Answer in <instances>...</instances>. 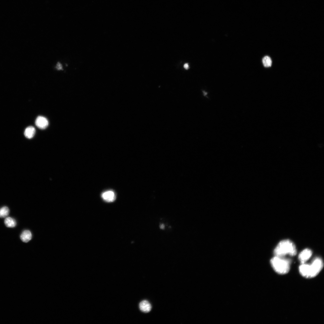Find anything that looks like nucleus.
Segmentation results:
<instances>
[{"label":"nucleus","mask_w":324,"mask_h":324,"mask_svg":"<svg viewBox=\"0 0 324 324\" xmlns=\"http://www.w3.org/2000/svg\"><path fill=\"white\" fill-rule=\"evenodd\" d=\"M323 266L322 259L319 258H315L310 264H302L299 266L301 274L307 278H312L317 276L321 271Z\"/></svg>","instance_id":"1"},{"label":"nucleus","mask_w":324,"mask_h":324,"mask_svg":"<svg viewBox=\"0 0 324 324\" xmlns=\"http://www.w3.org/2000/svg\"><path fill=\"white\" fill-rule=\"evenodd\" d=\"M275 256L283 257L287 255L291 256L295 255L297 250L294 243L289 239H285L280 241L274 250Z\"/></svg>","instance_id":"2"},{"label":"nucleus","mask_w":324,"mask_h":324,"mask_svg":"<svg viewBox=\"0 0 324 324\" xmlns=\"http://www.w3.org/2000/svg\"><path fill=\"white\" fill-rule=\"evenodd\" d=\"M271 263L274 271L279 274H286L289 271L290 261L283 257L275 256L271 259Z\"/></svg>","instance_id":"3"},{"label":"nucleus","mask_w":324,"mask_h":324,"mask_svg":"<svg viewBox=\"0 0 324 324\" xmlns=\"http://www.w3.org/2000/svg\"><path fill=\"white\" fill-rule=\"evenodd\" d=\"M101 196L103 199L107 202H113L116 198L115 194L112 190L105 191L102 194Z\"/></svg>","instance_id":"4"},{"label":"nucleus","mask_w":324,"mask_h":324,"mask_svg":"<svg viewBox=\"0 0 324 324\" xmlns=\"http://www.w3.org/2000/svg\"><path fill=\"white\" fill-rule=\"evenodd\" d=\"M312 254V251L310 250L305 249L299 255V259L302 264L304 263L310 259Z\"/></svg>","instance_id":"5"},{"label":"nucleus","mask_w":324,"mask_h":324,"mask_svg":"<svg viewBox=\"0 0 324 324\" xmlns=\"http://www.w3.org/2000/svg\"><path fill=\"white\" fill-rule=\"evenodd\" d=\"M35 123L36 126L41 129H45L48 125V122L47 119L46 118L41 116L37 117Z\"/></svg>","instance_id":"6"},{"label":"nucleus","mask_w":324,"mask_h":324,"mask_svg":"<svg viewBox=\"0 0 324 324\" xmlns=\"http://www.w3.org/2000/svg\"><path fill=\"white\" fill-rule=\"evenodd\" d=\"M139 308L140 310L145 313H148L150 311L152 306L150 303L147 301H143L139 304Z\"/></svg>","instance_id":"7"},{"label":"nucleus","mask_w":324,"mask_h":324,"mask_svg":"<svg viewBox=\"0 0 324 324\" xmlns=\"http://www.w3.org/2000/svg\"><path fill=\"white\" fill-rule=\"evenodd\" d=\"M32 234L29 230H26L23 231L20 236L21 240L24 242H28L30 241L32 238Z\"/></svg>","instance_id":"8"},{"label":"nucleus","mask_w":324,"mask_h":324,"mask_svg":"<svg viewBox=\"0 0 324 324\" xmlns=\"http://www.w3.org/2000/svg\"><path fill=\"white\" fill-rule=\"evenodd\" d=\"M36 133V129L33 126H30L27 127L24 131V136L26 138L28 139H31L34 136Z\"/></svg>","instance_id":"9"},{"label":"nucleus","mask_w":324,"mask_h":324,"mask_svg":"<svg viewBox=\"0 0 324 324\" xmlns=\"http://www.w3.org/2000/svg\"><path fill=\"white\" fill-rule=\"evenodd\" d=\"M6 226L9 228L15 227L17 225L16 221L14 219L11 217H7L4 221Z\"/></svg>","instance_id":"10"},{"label":"nucleus","mask_w":324,"mask_h":324,"mask_svg":"<svg viewBox=\"0 0 324 324\" xmlns=\"http://www.w3.org/2000/svg\"><path fill=\"white\" fill-rule=\"evenodd\" d=\"M10 210L8 207H4L0 208V218H6L9 213Z\"/></svg>","instance_id":"11"},{"label":"nucleus","mask_w":324,"mask_h":324,"mask_svg":"<svg viewBox=\"0 0 324 324\" xmlns=\"http://www.w3.org/2000/svg\"><path fill=\"white\" fill-rule=\"evenodd\" d=\"M263 66L266 67H271L272 64V61L271 58L268 56L264 57L262 60Z\"/></svg>","instance_id":"12"},{"label":"nucleus","mask_w":324,"mask_h":324,"mask_svg":"<svg viewBox=\"0 0 324 324\" xmlns=\"http://www.w3.org/2000/svg\"><path fill=\"white\" fill-rule=\"evenodd\" d=\"M56 68L58 70H63V67L62 64L60 62H58L57 64Z\"/></svg>","instance_id":"13"},{"label":"nucleus","mask_w":324,"mask_h":324,"mask_svg":"<svg viewBox=\"0 0 324 324\" xmlns=\"http://www.w3.org/2000/svg\"><path fill=\"white\" fill-rule=\"evenodd\" d=\"M184 67L185 69L186 70L188 69L189 68V66L188 64L187 63L185 64L184 66Z\"/></svg>","instance_id":"14"},{"label":"nucleus","mask_w":324,"mask_h":324,"mask_svg":"<svg viewBox=\"0 0 324 324\" xmlns=\"http://www.w3.org/2000/svg\"><path fill=\"white\" fill-rule=\"evenodd\" d=\"M160 228L161 229H163L165 228V225L164 224H161L160 225Z\"/></svg>","instance_id":"15"}]
</instances>
